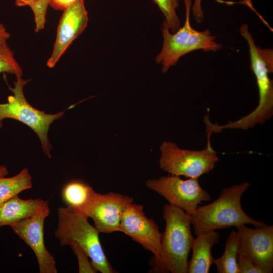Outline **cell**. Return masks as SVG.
Returning a JSON list of instances; mask_svg holds the SVG:
<instances>
[{"label": "cell", "mask_w": 273, "mask_h": 273, "mask_svg": "<svg viewBox=\"0 0 273 273\" xmlns=\"http://www.w3.org/2000/svg\"><path fill=\"white\" fill-rule=\"evenodd\" d=\"M196 235L192 246V254L188 263V272L208 273L214 260L211 249L219 243L220 234L213 230L200 232Z\"/></svg>", "instance_id": "obj_15"}, {"label": "cell", "mask_w": 273, "mask_h": 273, "mask_svg": "<svg viewBox=\"0 0 273 273\" xmlns=\"http://www.w3.org/2000/svg\"><path fill=\"white\" fill-rule=\"evenodd\" d=\"M186 16L183 26L171 34L163 22L161 30L163 37L162 48L155 58L157 64L162 65V71L166 72L175 65L184 55L197 50L203 51H217L222 46L216 41V37L208 30L203 31L192 28L190 22L192 0H184Z\"/></svg>", "instance_id": "obj_5"}, {"label": "cell", "mask_w": 273, "mask_h": 273, "mask_svg": "<svg viewBox=\"0 0 273 273\" xmlns=\"http://www.w3.org/2000/svg\"><path fill=\"white\" fill-rule=\"evenodd\" d=\"M239 249L238 237L237 231L232 230L229 234L225 243L223 255L214 259L218 273H239L237 255Z\"/></svg>", "instance_id": "obj_18"}, {"label": "cell", "mask_w": 273, "mask_h": 273, "mask_svg": "<svg viewBox=\"0 0 273 273\" xmlns=\"http://www.w3.org/2000/svg\"><path fill=\"white\" fill-rule=\"evenodd\" d=\"M32 186V177L27 168H23L12 177H0V203L31 188Z\"/></svg>", "instance_id": "obj_17"}, {"label": "cell", "mask_w": 273, "mask_h": 273, "mask_svg": "<svg viewBox=\"0 0 273 273\" xmlns=\"http://www.w3.org/2000/svg\"><path fill=\"white\" fill-rule=\"evenodd\" d=\"M206 147L195 150L179 148L170 141H164L160 146V167L170 174L188 178H198L208 173L219 160L217 152L211 145L210 137L207 136Z\"/></svg>", "instance_id": "obj_7"}, {"label": "cell", "mask_w": 273, "mask_h": 273, "mask_svg": "<svg viewBox=\"0 0 273 273\" xmlns=\"http://www.w3.org/2000/svg\"><path fill=\"white\" fill-rule=\"evenodd\" d=\"M76 0H49V5L56 10H64Z\"/></svg>", "instance_id": "obj_25"}, {"label": "cell", "mask_w": 273, "mask_h": 273, "mask_svg": "<svg viewBox=\"0 0 273 273\" xmlns=\"http://www.w3.org/2000/svg\"><path fill=\"white\" fill-rule=\"evenodd\" d=\"M88 21L84 0H76L64 10L57 28L56 40L47 65L53 67L65 51L85 29Z\"/></svg>", "instance_id": "obj_13"}, {"label": "cell", "mask_w": 273, "mask_h": 273, "mask_svg": "<svg viewBox=\"0 0 273 273\" xmlns=\"http://www.w3.org/2000/svg\"><path fill=\"white\" fill-rule=\"evenodd\" d=\"M95 191L85 182L72 180L67 183L62 191V197L67 205L81 212L88 203Z\"/></svg>", "instance_id": "obj_16"}, {"label": "cell", "mask_w": 273, "mask_h": 273, "mask_svg": "<svg viewBox=\"0 0 273 273\" xmlns=\"http://www.w3.org/2000/svg\"><path fill=\"white\" fill-rule=\"evenodd\" d=\"M58 224L55 236L62 246L75 244L90 259L94 269L101 273L117 272L108 261L99 237V231L92 225L82 213L73 207L57 209Z\"/></svg>", "instance_id": "obj_4"}, {"label": "cell", "mask_w": 273, "mask_h": 273, "mask_svg": "<svg viewBox=\"0 0 273 273\" xmlns=\"http://www.w3.org/2000/svg\"><path fill=\"white\" fill-rule=\"evenodd\" d=\"M249 186L244 181L223 189L218 197L207 205L198 206L190 215L191 223L195 234L202 231H213L242 224L255 228L266 224L250 217L243 210L241 199Z\"/></svg>", "instance_id": "obj_3"}, {"label": "cell", "mask_w": 273, "mask_h": 273, "mask_svg": "<svg viewBox=\"0 0 273 273\" xmlns=\"http://www.w3.org/2000/svg\"><path fill=\"white\" fill-rule=\"evenodd\" d=\"M240 33L249 46L250 69L256 79L259 103L256 108L246 116L221 125L222 129L247 130L257 124H263L273 114V83L269 77V74L273 71L272 50L257 46L246 24L240 27Z\"/></svg>", "instance_id": "obj_2"}, {"label": "cell", "mask_w": 273, "mask_h": 273, "mask_svg": "<svg viewBox=\"0 0 273 273\" xmlns=\"http://www.w3.org/2000/svg\"><path fill=\"white\" fill-rule=\"evenodd\" d=\"M34 0H16L15 4L18 6H23L28 5L29 3Z\"/></svg>", "instance_id": "obj_27"}, {"label": "cell", "mask_w": 273, "mask_h": 273, "mask_svg": "<svg viewBox=\"0 0 273 273\" xmlns=\"http://www.w3.org/2000/svg\"><path fill=\"white\" fill-rule=\"evenodd\" d=\"M8 174V170L6 166L0 165V177L5 176Z\"/></svg>", "instance_id": "obj_28"}, {"label": "cell", "mask_w": 273, "mask_h": 273, "mask_svg": "<svg viewBox=\"0 0 273 273\" xmlns=\"http://www.w3.org/2000/svg\"><path fill=\"white\" fill-rule=\"evenodd\" d=\"M238 253L247 256L262 273L273 270V226L250 228L242 224L237 228Z\"/></svg>", "instance_id": "obj_10"}, {"label": "cell", "mask_w": 273, "mask_h": 273, "mask_svg": "<svg viewBox=\"0 0 273 273\" xmlns=\"http://www.w3.org/2000/svg\"><path fill=\"white\" fill-rule=\"evenodd\" d=\"M165 228L161 233L158 259L150 261L152 272L187 273L188 255L194 238L191 232L190 215L169 204L163 208Z\"/></svg>", "instance_id": "obj_1"}, {"label": "cell", "mask_w": 273, "mask_h": 273, "mask_svg": "<svg viewBox=\"0 0 273 273\" xmlns=\"http://www.w3.org/2000/svg\"><path fill=\"white\" fill-rule=\"evenodd\" d=\"M50 208L10 226L13 232L34 252L40 273H57L55 258L45 245L44 226Z\"/></svg>", "instance_id": "obj_12"}, {"label": "cell", "mask_w": 273, "mask_h": 273, "mask_svg": "<svg viewBox=\"0 0 273 273\" xmlns=\"http://www.w3.org/2000/svg\"><path fill=\"white\" fill-rule=\"evenodd\" d=\"M2 72L15 75L16 78L21 77L23 74L22 68L7 42L0 44V73Z\"/></svg>", "instance_id": "obj_20"}, {"label": "cell", "mask_w": 273, "mask_h": 273, "mask_svg": "<svg viewBox=\"0 0 273 273\" xmlns=\"http://www.w3.org/2000/svg\"><path fill=\"white\" fill-rule=\"evenodd\" d=\"M69 246L77 257L79 273L97 272L89 261L88 256L80 247L75 244H71Z\"/></svg>", "instance_id": "obj_22"}, {"label": "cell", "mask_w": 273, "mask_h": 273, "mask_svg": "<svg viewBox=\"0 0 273 273\" xmlns=\"http://www.w3.org/2000/svg\"><path fill=\"white\" fill-rule=\"evenodd\" d=\"M49 208L40 198L23 199L16 195L0 203V227L11 226Z\"/></svg>", "instance_id": "obj_14"}, {"label": "cell", "mask_w": 273, "mask_h": 273, "mask_svg": "<svg viewBox=\"0 0 273 273\" xmlns=\"http://www.w3.org/2000/svg\"><path fill=\"white\" fill-rule=\"evenodd\" d=\"M10 36V34L7 31L4 25L0 23V44L6 42Z\"/></svg>", "instance_id": "obj_26"}, {"label": "cell", "mask_w": 273, "mask_h": 273, "mask_svg": "<svg viewBox=\"0 0 273 273\" xmlns=\"http://www.w3.org/2000/svg\"><path fill=\"white\" fill-rule=\"evenodd\" d=\"M49 0H34L28 4L32 9L35 22L36 32L43 30L45 27L46 16Z\"/></svg>", "instance_id": "obj_21"}, {"label": "cell", "mask_w": 273, "mask_h": 273, "mask_svg": "<svg viewBox=\"0 0 273 273\" xmlns=\"http://www.w3.org/2000/svg\"><path fill=\"white\" fill-rule=\"evenodd\" d=\"M165 16L164 23L169 31L175 32L180 26V22L176 13L179 6L178 0H153Z\"/></svg>", "instance_id": "obj_19"}, {"label": "cell", "mask_w": 273, "mask_h": 273, "mask_svg": "<svg viewBox=\"0 0 273 273\" xmlns=\"http://www.w3.org/2000/svg\"><path fill=\"white\" fill-rule=\"evenodd\" d=\"M134 202V198L112 192L106 194L94 192L84 209L81 212L90 218L94 226L104 233L120 232L122 215L127 206Z\"/></svg>", "instance_id": "obj_9"}, {"label": "cell", "mask_w": 273, "mask_h": 273, "mask_svg": "<svg viewBox=\"0 0 273 273\" xmlns=\"http://www.w3.org/2000/svg\"><path fill=\"white\" fill-rule=\"evenodd\" d=\"M146 187L162 196L169 204L178 207L190 215L203 202L211 200V196L203 189L198 178L182 179L170 174L146 181Z\"/></svg>", "instance_id": "obj_8"}, {"label": "cell", "mask_w": 273, "mask_h": 273, "mask_svg": "<svg viewBox=\"0 0 273 273\" xmlns=\"http://www.w3.org/2000/svg\"><path fill=\"white\" fill-rule=\"evenodd\" d=\"M14 87L9 86L13 95L8 97V102L0 103V128L2 121L7 118L19 121L31 128L39 137L43 151L49 158L51 157L52 146L48 138L50 125L55 120L61 118L64 112L48 114L31 106L26 99L24 86L30 80L16 78Z\"/></svg>", "instance_id": "obj_6"}, {"label": "cell", "mask_w": 273, "mask_h": 273, "mask_svg": "<svg viewBox=\"0 0 273 273\" xmlns=\"http://www.w3.org/2000/svg\"><path fill=\"white\" fill-rule=\"evenodd\" d=\"M237 259L239 273H262L247 256L238 253Z\"/></svg>", "instance_id": "obj_23"}, {"label": "cell", "mask_w": 273, "mask_h": 273, "mask_svg": "<svg viewBox=\"0 0 273 273\" xmlns=\"http://www.w3.org/2000/svg\"><path fill=\"white\" fill-rule=\"evenodd\" d=\"M193 16L198 23L203 22L204 15L201 6V0H194L192 7Z\"/></svg>", "instance_id": "obj_24"}, {"label": "cell", "mask_w": 273, "mask_h": 273, "mask_svg": "<svg viewBox=\"0 0 273 273\" xmlns=\"http://www.w3.org/2000/svg\"><path fill=\"white\" fill-rule=\"evenodd\" d=\"M120 232L150 251L152 259L159 258L161 233L153 219L146 216L143 205L133 202L127 206L121 218Z\"/></svg>", "instance_id": "obj_11"}]
</instances>
